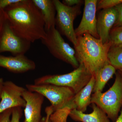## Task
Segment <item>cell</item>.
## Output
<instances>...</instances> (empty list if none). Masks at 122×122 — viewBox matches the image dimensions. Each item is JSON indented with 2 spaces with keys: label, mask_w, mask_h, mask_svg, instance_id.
Segmentation results:
<instances>
[{
  "label": "cell",
  "mask_w": 122,
  "mask_h": 122,
  "mask_svg": "<svg viewBox=\"0 0 122 122\" xmlns=\"http://www.w3.org/2000/svg\"><path fill=\"white\" fill-rule=\"evenodd\" d=\"M7 20V15L4 10H0V35L4 24Z\"/></svg>",
  "instance_id": "d4e9b609"
},
{
  "label": "cell",
  "mask_w": 122,
  "mask_h": 122,
  "mask_svg": "<svg viewBox=\"0 0 122 122\" xmlns=\"http://www.w3.org/2000/svg\"><path fill=\"white\" fill-rule=\"evenodd\" d=\"M4 10L11 28L18 36L30 43L45 37L44 19L32 0H21Z\"/></svg>",
  "instance_id": "6da1fadb"
},
{
  "label": "cell",
  "mask_w": 122,
  "mask_h": 122,
  "mask_svg": "<svg viewBox=\"0 0 122 122\" xmlns=\"http://www.w3.org/2000/svg\"><path fill=\"white\" fill-rule=\"evenodd\" d=\"M57 13V29L61 35L65 36L74 46L77 44V37L74 28V21L81 13L82 4L69 7L58 0H53Z\"/></svg>",
  "instance_id": "52a82bcc"
},
{
  "label": "cell",
  "mask_w": 122,
  "mask_h": 122,
  "mask_svg": "<svg viewBox=\"0 0 122 122\" xmlns=\"http://www.w3.org/2000/svg\"><path fill=\"white\" fill-rule=\"evenodd\" d=\"M25 89L12 81L4 82L0 101V114L9 109L25 107L26 102L22 95Z\"/></svg>",
  "instance_id": "9c48e42d"
},
{
  "label": "cell",
  "mask_w": 122,
  "mask_h": 122,
  "mask_svg": "<svg viewBox=\"0 0 122 122\" xmlns=\"http://www.w3.org/2000/svg\"><path fill=\"white\" fill-rule=\"evenodd\" d=\"M119 71V72H120V73H121V74H122V71Z\"/></svg>",
  "instance_id": "f546056e"
},
{
  "label": "cell",
  "mask_w": 122,
  "mask_h": 122,
  "mask_svg": "<svg viewBox=\"0 0 122 122\" xmlns=\"http://www.w3.org/2000/svg\"><path fill=\"white\" fill-rule=\"evenodd\" d=\"M27 90L41 94L51 103L53 111L65 109L69 110L73 109L72 102L75 95L74 91L69 87L60 86L51 84L35 85L27 84Z\"/></svg>",
  "instance_id": "5b68a950"
},
{
  "label": "cell",
  "mask_w": 122,
  "mask_h": 122,
  "mask_svg": "<svg viewBox=\"0 0 122 122\" xmlns=\"http://www.w3.org/2000/svg\"><path fill=\"white\" fill-rule=\"evenodd\" d=\"M116 70L109 61L106 63L95 76V82L93 92H102L107 82L116 73Z\"/></svg>",
  "instance_id": "e0dca14e"
},
{
  "label": "cell",
  "mask_w": 122,
  "mask_h": 122,
  "mask_svg": "<svg viewBox=\"0 0 122 122\" xmlns=\"http://www.w3.org/2000/svg\"><path fill=\"white\" fill-rule=\"evenodd\" d=\"M122 3V0H101L98 1L97 10L105 9L115 7Z\"/></svg>",
  "instance_id": "ffe728a7"
},
{
  "label": "cell",
  "mask_w": 122,
  "mask_h": 122,
  "mask_svg": "<svg viewBox=\"0 0 122 122\" xmlns=\"http://www.w3.org/2000/svg\"><path fill=\"white\" fill-rule=\"evenodd\" d=\"M30 44L14 32L7 20L0 35V53L9 52L13 56L25 55L30 49Z\"/></svg>",
  "instance_id": "ba28073f"
},
{
  "label": "cell",
  "mask_w": 122,
  "mask_h": 122,
  "mask_svg": "<svg viewBox=\"0 0 122 122\" xmlns=\"http://www.w3.org/2000/svg\"><path fill=\"white\" fill-rule=\"evenodd\" d=\"M109 63L116 69L122 70V46H111L107 54Z\"/></svg>",
  "instance_id": "ac0fdd59"
},
{
  "label": "cell",
  "mask_w": 122,
  "mask_h": 122,
  "mask_svg": "<svg viewBox=\"0 0 122 122\" xmlns=\"http://www.w3.org/2000/svg\"><path fill=\"white\" fill-rule=\"evenodd\" d=\"M97 0H85L83 16L77 28L75 29L76 36L84 34H90L99 39L96 28Z\"/></svg>",
  "instance_id": "30bf717a"
},
{
  "label": "cell",
  "mask_w": 122,
  "mask_h": 122,
  "mask_svg": "<svg viewBox=\"0 0 122 122\" xmlns=\"http://www.w3.org/2000/svg\"><path fill=\"white\" fill-rule=\"evenodd\" d=\"M114 122H122V109L120 112V115Z\"/></svg>",
  "instance_id": "f1b7e54d"
},
{
  "label": "cell",
  "mask_w": 122,
  "mask_h": 122,
  "mask_svg": "<svg viewBox=\"0 0 122 122\" xmlns=\"http://www.w3.org/2000/svg\"><path fill=\"white\" fill-rule=\"evenodd\" d=\"M115 7L117 11L118 17L117 20L114 25L113 28L119 27L122 25V3L116 5Z\"/></svg>",
  "instance_id": "603a6c76"
},
{
  "label": "cell",
  "mask_w": 122,
  "mask_h": 122,
  "mask_svg": "<svg viewBox=\"0 0 122 122\" xmlns=\"http://www.w3.org/2000/svg\"><path fill=\"white\" fill-rule=\"evenodd\" d=\"M115 74V81L109 90L94 93L91 96V103L98 107L113 122L118 117L122 105V75L118 71Z\"/></svg>",
  "instance_id": "3957f363"
},
{
  "label": "cell",
  "mask_w": 122,
  "mask_h": 122,
  "mask_svg": "<svg viewBox=\"0 0 122 122\" xmlns=\"http://www.w3.org/2000/svg\"><path fill=\"white\" fill-rule=\"evenodd\" d=\"M41 13L45 24L46 31L55 27L56 8L53 0H32Z\"/></svg>",
  "instance_id": "2e32d148"
},
{
  "label": "cell",
  "mask_w": 122,
  "mask_h": 122,
  "mask_svg": "<svg viewBox=\"0 0 122 122\" xmlns=\"http://www.w3.org/2000/svg\"><path fill=\"white\" fill-rule=\"evenodd\" d=\"M95 82V78L92 76L87 85L78 93L75 94L72 100L73 109L84 113L91 103V94ZM73 110V109H72Z\"/></svg>",
  "instance_id": "9a60e30c"
},
{
  "label": "cell",
  "mask_w": 122,
  "mask_h": 122,
  "mask_svg": "<svg viewBox=\"0 0 122 122\" xmlns=\"http://www.w3.org/2000/svg\"><path fill=\"white\" fill-rule=\"evenodd\" d=\"M111 46L110 42L103 44L100 39L90 34L78 36L74 46L76 59L79 64H83L95 77L108 62L107 54Z\"/></svg>",
  "instance_id": "7a4b0ae2"
},
{
  "label": "cell",
  "mask_w": 122,
  "mask_h": 122,
  "mask_svg": "<svg viewBox=\"0 0 122 122\" xmlns=\"http://www.w3.org/2000/svg\"><path fill=\"white\" fill-rule=\"evenodd\" d=\"M21 0H0V10L5 9L13 4L19 2Z\"/></svg>",
  "instance_id": "cb8c5ba5"
},
{
  "label": "cell",
  "mask_w": 122,
  "mask_h": 122,
  "mask_svg": "<svg viewBox=\"0 0 122 122\" xmlns=\"http://www.w3.org/2000/svg\"><path fill=\"white\" fill-rule=\"evenodd\" d=\"M22 97L26 102L24 109V122H41L42 106L44 96L36 92L25 89L22 93Z\"/></svg>",
  "instance_id": "8fae6325"
},
{
  "label": "cell",
  "mask_w": 122,
  "mask_h": 122,
  "mask_svg": "<svg viewBox=\"0 0 122 122\" xmlns=\"http://www.w3.org/2000/svg\"><path fill=\"white\" fill-rule=\"evenodd\" d=\"M93 112L86 114L76 109L70 111L69 115L75 122H110L106 114L98 107L92 103Z\"/></svg>",
  "instance_id": "5bb4252c"
},
{
  "label": "cell",
  "mask_w": 122,
  "mask_h": 122,
  "mask_svg": "<svg viewBox=\"0 0 122 122\" xmlns=\"http://www.w3.org/2000/svg\"><path fill=\"white\" fill-rule=\"evenodd\" d=\"M12 109H8L0 114V122H10Z\"/></svg>",
  "instance_id": "7402d4cb"
},
{
  "label": "cell",
  "mask_w": 122,
  "mask_h": 122,
  "mask_svg": "<svg viewBox=\"0 0 122 122\" xmlns=\"http://www.w3.org/2000/svg\"><path fill=\"white\" fill-rule=\"evenodd\" d=\"M92 75L83 64H79L77 68L72 72L63 74L48 75L35 79V85L51 84L69 87L78 93L91 79Z\"/></svg>",
  "instance_id": "277c9868"
},
{
  "label": "cell",
  "mask_w": 122,
  "mask_h": 122,
  "mask_svg": "<svg viewBox=\"0 0 122 122\" xmlns=\"http://www.w3.org/2000/svg\"><path fill=\"white\" fill-rule=\"evenodd\" d=\"M46 32L45 37L41 41L50 53L74 68H77L79 64L76 58L74 49L66 42L58 30L54 27Z\"/></svg>",
  "instance_id": "8992f818"
},
{
  "label": "cell",
  "mask_w": 122,
  "mask_h": 122,
  "mask_svg": "<svg viewBox=\"0 0 122 122\" xmlns=\"http://www.w3.org/2000/svg\"><path fill=\"white\" fill-rule=\"evenodd\" d=\"M4 81L3 79L1 78H0V101L1 98V94H2V88H3V85L4 83Z\"/></svg>",
  "instance_id": "83f0119b"
},
{
  "label": "cell",
  "mask_w": 122,
  "mask_h": 122,
  "mask_svg": "<svg viewBox=\"0 0 122 122\" xmlns=\"http://www.w3.org/2000/svg\"><path fill=\"white\" fill-rule=\"evenodd\" d=\"M22 115L21 107H15L12 108L10 122H20V119Z\"/></svg>",
  "instance_id": "44dd1931"
},
{
  "label": "cell",
  "mask_w": 122,
  "mask_h": 122,
  "mask_svg": "<svg viewBox=\"0 0 122 122\" xmlns=\"http://www.w3.org/2000/svg\"><path fill=\"white\" fill-rule=\"evenodd\" d=\"M0 67L15 73H22L35 69V62L25 55L4 56L0 54Z\"/></svg>",
  "instance_id": "4fadbf2b"
},
{
  "label": "cell",
  "mask_w": 122,
  "mask_h": 122,
  "mask_svg": "<svg viewBox=\"0 0 122 122\" xmlns=\"http://www.w3.org/2000/svg\"><path fill=\"white\" fill-rule=\"evenodd\" d=\"M111 46H122V25L112 28L109 36Z\"/></svg>",
  "instance_id": "d6986e66"
},
{
  "label": "cell",
  "mask_w": 122,
  "mask_h": 122,
  "mask_svg": "<svg viewBox=\"0 0 122 122\" xmlns=\"http://www.w3.org/2000/svg\"><path fill=\"white\" fill-rule=\"evenodd\" d=\"M83 1L81 0H63L62 3L69 7H73L77 5L82 4Z\"/></svg>",
  "instance_id": "484cf974"
},
{
  "label": "cell",
  "mask_w": 122,
  "mask_h": 122,
  "mask_svg": "<svg viewBox=\"0 0 122 122\" xmlns=\"http://www.w3.org/2000/svg\"><path fill=\"white\" fill-rule=\"evenodd\" d=\"M118 14L115 7L103 9L97 18V32L103 44L109 42L111 31L117 20Z\"/></svg>",
  "instance_id": "7c38bea8"
},
{
  "label": "cell",
  "mask_w": 122,
  "mask_h": 122,
  "mask_svg": "<svg viewBox=\"0 0 122 122\" xmlns=\"http://www.w3.org/2000/svg\"><path fill=\"white\" fill-rule=\"evenodd\" d=\"M46 117L42 118L41 122H51L50 120V118L54 112L51 107L50 106L47 107L46 109Z\"/></svg>",
  "instance_id": "4316f807"
}]
</instances>
